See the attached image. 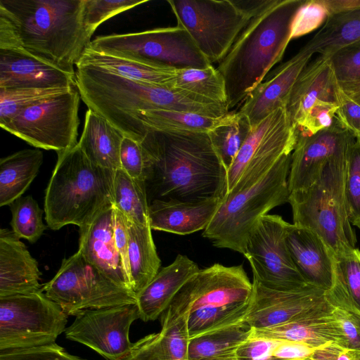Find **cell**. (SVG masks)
Segmentation results:
<instances>
[{
  "instance_id": "6da1fadb",
  "label": "cell",
  "mask_w": 360,
  "mask_h": 360,
  "mask_svg": "<svg viewBox=\"0 0 360 360\" xmlns=\"http://www.w3.org/2000/svg\"><path fill=\"white\" fill-rule=\"evenodd\" d=\"M141 145L148 203L223 200L228 171L207 133L146 130Z\"/></svg>"
},
{
  "instance_id": "7a4b0ae2",
  "label": "cell",
  "mask_w": 360,
  "mask_h": 360,
  "mask_svg": "<svg viewBox=\"0 0 360 360\" xmlns=\"http://www.w3.org/2000/svg\"><path fill=\"white\" fill-rule=\"evenodd\" d=\"M304 0H269L248 21L217 69L230 111L244 102L283 58L295 15Z\"/></svg>"
},
{
  "instance_id": "3957f363",
  "label": "cell",
  "mask_w": 360,
  "mask_h": 360,
  "mask_svg": "<svg viewBox=\"0 0 360 360\" xmlns=\"http://www.w3.org/2000/svg\"><path fill=\"white\" fill-rule=\"evenodd\" d=\"M84 0H0V13L20 44L71 74L91 42L83 20Z\"/></svg>"
},
{
  "instance_id": "277c9868",
  "label": "cell",
  "mask_w": 360,
  "mask_h": 360,
  "mask_svg": "<svg viewBox=\"0 0 360 360\" xmlns=\"http://www.w3.org/2000/svg\"><path fill=\"white\" fill-rule=\"evenodd\" d=\"M75 80L88 108L128 136L139 112L166 110L207 116L217 112L214 103H200L174 89L131 79L90 64H77Z\"/></svg>"
},
{
  "instance_id": "5b68a950",
  "label": "cell",
  "mask_w": 360,
  "mask_h": 360,
  "mask_svg": "<svg viewBox=\"0 0 360 360\" xmlns=\"http://www.w3.org/2000/svg\"><path fill=\"white\" fill-rule=\"evenodd\" d=\"M57 154L45 192L46 221L55 231L69 224L82 228L113 205L115 172L94 165L78 144Z\"/></svg>"
},
{
  "instance_id": "8992f818",
  "label": "cell",
  "mask_w": 360,
  "mask_h": 360,
  "mask_svg": "<svg viewBox=\"0 0 360 360\" xmlns=\"http://www.w3.org/2000/svg\"><path fill=\"white\" fill-rule=\"evenodd\" d=\"M252 293V283L242 264L216 263L193 275L167 309L187 314L191 338L244 319Z\"/></svg>"
},
{
  "instance_id": "52a82bcc",
  "label": "cell",
  "mask_w": 360,
  "mask_h": 360,
  "mask_svg": "<svg viewBox=\"0 0 360 360\" xmlns=\"http://www.w3.org/2000/svg\"><path fill=\"white\" fill-rule=\"evenodd\" d=\"M349 148L327 160L319 178L311 186L306 190L290 193L288 199L293 224L316 232L333 255L354 249L356 244L345 193Z\"/></svg>"
},
{
  "instance_id": "ba28073f",
  "label": "cell",
  "mask_w": 360,
  "mask_h": 360,
  "mask_svg": "<svg viewBox=\"0 0 360 360\" xmlns=\"http://www.w3.org/2000/svg\"><path fill=\"white\" fill-rule=\"evenodd\" d=\"M291 153L285 154L259 180L249 187L228 193L202 236L214 246L244 254L253 226L271 209L288 202Z\"/></svg>"
},
{
  "instance_id": "9c48e42d",
  "label": "cell",
  "mask_w": 360,
  "mask_h": 360,
  "mask_svg": "<svg viewBox=\"0 0 360 360\" xmlns=\"http://www.w3.org/2000/svg\"><path fill=\"white\" fill-rule=\"evenodd\" d=\"M269 0H169L177 24L212 65L228 53L250 19Z\"/></svg>"
},
{
  "instance_id": "30bf717a",
  "label": "cell",
  "mask_w": 360,
  "mask_h": 360,
  "mask_svg": "<svg viewBox=\"0 0 360 360\" xmlns=\"http://www.w3.org/2000/svg\"><path fill=\"white\" fill-rule=\"evenodd\" d=\"M89 46L105 53L175 69L205 68L212 64L181 25L139 32L98 36Z\"/></svg>"
},
{
  "instance_id": "8fae6325",
  "label": "cell",
  "mask_w": 360,
  "mask_h": 360,
  "mask_svg": "<svg viewBox=\"0 0 360 360\" xmlns=\"http://www.w3.org/2000/svg\"><path fill=\"white\" fill-rule=\"evenodd\" d=\"M68 316L41 290L0 297V351L56 343Z\"/></svg>"
},
{
  "instance_id": "7c38bea8",
  "label": "cell",
  "mask_w": 360,
  "mask_h": 360,
  "mask_svg": "<svg viewBox=\"0 0 360 360\" xmlns=\"http://www.w3.org/2000/svg\"><path fill=\"white\" fill-rule=\"evenodd\" d=\"M42 292L68 314L136 302L134 292L120 287L88 262L77 250L65 258Z\"/></svg>"
},
{
  "instance_id": "4fadbf2b",
  "label": "cell",
  "mask_w": 360,
  "mask_h": 360,
  "mask_svg": "<svg viewBox=\"0 0 360 360\" xmlns=\"http://www.w3.org/2000/svg\"><path fill=\"white\" fill-rule=\"evenodd\" d=\"M80 100L75 86L24 109L3 129L36 148L68 150L78 143Z\"/></svg>"
},
{
  "instance_id": "5bb4252c",
  "label": "cell",
  "mask_w": 360,
  "mask_h": 360,
  "mask_svg": "<svg viewBox=\"0 0 360 360\" xmlns=\"http://www.w3.org/2000/svg\"><path fill=\"white\" fill-rule=\"evenodd\" d=\"M297 136V127L285 106L277 108L253 127L228 170V193L259 180L282 156L293 151Z\"/></svg>"
},
{
  "instance_id": "9a60e30c",
  "label": "cell",
  "mask_w": 360,
  "mask_h": 360,
  "mask_svg": "<svg viewBox=\"0 0 360 360\" xmlns=\"http://www.w3.org/2000/svg\"><path fill=\"white\" fill-rule=\"evenodd\" d=\"M288 225L281 216L266 214L247 238L243 255L251 265L253 280L269 289L290 291L309 285L290 257L285 240Z\"/></svg>"
},
{
  "instance_id": "2e32d148",
  "label": "cell",
  "mask_w": 360,
  "mask_h": 360,
  "mask_svg": "<svg viewBox=\"0 0 360 360\" xmlns=\"http://www.w3.org/2000/svg\"><path fill=\"white\" fill-rule=\"evenodd\" d=\"M140 319L136 302L79 311L65 330L66 339L82 344L107 360H123L130 353L131 324Z\"/></svg>"
},
{
  "instance_id": "e0dca14e",
  "label": "cell",
  "mask_w": 360,
  "mask_h": 360,
  "mask_svg": "<svg viewBox=\"0 0 360 360\" xmlns=\"http://www.w3.org/2000/svg\"><path fill=\"white\" fill-rule=\"evenodd\" d=\"M325 292L311 285L295 290H275L253 280L244 319L254 329L283 324L328 305Z\"/></svg>"
},
{
  "instance_id": "ac0fdd59",
  "label": "cell",
  "mask_w": 360,
  "mask_h": 360,
  "mask_svg": "<svg viewBox=\"0 0 360 360\" xmlns=\"http://www.w3.org/2000/svg\"><path fill=\"white\" fill-rule=\"evenodd\" d=\"M356 139L336 116L331 126L313 135L297 133L291 154L288 176L290 193L307 189L319 178L327 160L348 148Z\"/></svg>"
},
{
  "instance_id": "d6986e66",
  "label": "cell",
  "mask_w": 360,
  "mask_h": 360,
  "mask_svg": "<svg viewBox=\"0 0 360 360\" xmlns=\"http://www.w3.org/2000/svg\"><path fill=\"white\" fill-rule=\"evenodd\" d=\"M77 86L75 74L32 55L22 46L0 49V88L68 89Z\"/></svg>"
},
{
  "instance_id": "ffe728a7",
  "label": "cell",
  "mask_w": 360,
  "mask_h": 360,
  "mask_svg": "<svg viewBox=\"0 0 360 360\" xmlns=\"http://www.w3.org/2000/svg\"><path fill=\"white\" fill-rule=\"evenodd\" d=\"M113 214L114 205L79 228L78 251L115 284L134 292L115 245Z\"/></svg>"
},
{
  "instance_id": "44dd1931",
  "label": "cell",
  "mask_w": 360,
  "mask_h": 360,
  "mask_svg": "<svg viewBox=\"0 0 360 360\" xmlns=\"http://www.w3.org/2000/svg\"><path fill=\"white\" fill-rule=\"evenodd\" d=\"M312 56L299 51L279 65L249 94L238 110L255 127L269 115L285 106L291 90Z\"/></svg>"
},
{
  "instance_id": "7402d4cb",
  "label": "cell",
  "mask_w": 360,
  "mask_h": 360,
  "mask_svg": "<svg viewBox=\"0 0 360 360\" xmlns=\"http://www.w3.org/2000/svg\"><path fill=\"white\" fill-rule=\"evenodd\" d=\"M250 337L298 342L316 349L333 345L347 348L341 327L330 303L283 324L252 328Z\"/></svg>"
},
{
  "instance_id": "603a6c76",
  "label": "cell",
  "mask_w": 360,
  "mask_h": 360,
  "mask_svg": "<svg viewBox=\"0 0 360 360\" xmlns=\"http://www.w3.org/2000/svg\"><path fill=\"white\" fill-rule=\"evenodd\" d=\"M290 257L306 283L330 290L333 283V253L309 228L289 224L285 237Z\"/></svg>"
},
{
  "instance_id": "cb8c5ba5",
  "label": "cell",
  "mask_w": 360,
  "mask_h": 360,
  "mask_svg": "<svg viewBox=\"0 0 360 360\" xmlns=\"http://www.w3.org/2000/svg\"><path fill=\"white\" fill-rule=\"evenodd\" d=\"M14 233L0 230V297L41 289L38 262Z\"/></svg>"
},
{
  "instance_id": "d4e9b609",
  "label": "cell",
  "mask_w": 360,
  "mask_h": 360,
  "mask_svg": "<svg viewBox=\"0 0 360 360\" xmlns=\"http://www.w3.org/2000/svg\"><path fill=\"white\" fill-rule=\"evenodd\" d=\"M338 86L328 57L319 56L307 65L297 77L285 105L297 129L316 102L337 103Z\"/></svg>"
},
{
  "instance_id": "484cf974",
  "label": "cell",
  "mask_w": 360,
  "mask_h": 360,
  "mask_svg": "<svg viewBox=\"0 0 360 360\" xmlns=\"http://www.w3.org/2000/svg\"><path fill=\"white\" fill-rule=\"evenodd\" d=\"M200 269L186 255H178L136 295L140 319L147 322L160 316L183 285Z\"/></svg>"
},
{
  "instance_id": "4316f807",
  "label": "cell",
  "mask_w": 360,
  "mask_h": 360,
  "mask_svg": "<svg viewBox=\"0 0 360 360\" xmlns=\"http://www.w3.org/2000/svg\"><path fill=\"white\" fill-rule=\"evenodd\" d=\"M161 330L133 343L123 360H188L187 314L165 311Z\"/></svg>"
},
{
  "instance_id": "83f0119b",
  "label": "cell",
  "mask_w": 360,
  "mask_h": 360,
  "mask_svg": "<svg viewBox=\"0 0 360 360\" xmlns=\"http://www.w3.org/2000/svg\"><path fill=\"white\" fill-rule=\"evenodd\" d=\"M222 200L195 202H169L154 200L149 204L151 229L177 235H188L204 230Z\"/></svg>"
},
{
  "instance_id": "f1b7e54d",
  "label": "cell",
  "mask_w": 360,
  "mask_h": 360,
  "mask_svg": "<svg viewBox=\"0 0 360 360\" xmlns=\"http://www.w3.org/2000/svg\"><path fill=\"white\" fill-rule=\"evenodd\" d=\"M124 136L106 119L88 109L77 144L94 165L115 172L120 168V149Z\"/></svg>"
},
{
  "instance_id": "f546056e",
  "label": "cell",
  "mask_w": 360,
  "mask_h": 360,
  "mask_svg": "<svg viewBox=\"0 0 360 360\" xmlns=\"http://www.w3.org/2000/svg\"><path fill=\"white\" fill-rule=\"evenodd\" d=\"M233 112L219 117L166 110L138 112L133 119L129 136L141 141L146 130L165 132H205L226 122Z\"/></svg>"
},
{
  "instance_id": "4dcf8cb0",
  "label": "cell",
  "mask_w": 360,
  "mask_h": 360,
  "mask_svg": "<svg viewBox=\"0 0 360 360\" xmlns=\"http://www.w3.org/2000/svg\"><path fill=\"white\" fill-rule=\"evenodd\" d=\"M124 217L128 233L130 280L132 290L137 295L159 272L161 260L150 225H140Z\"/></svg>"
},
{
  "instance_id": "1f68e13d",
  "label": "cell",
  "mask_w": 360,
  "mask_h": 360,
  "mask_svg": "<svg viewBox=\"0 0 360 360\" xmlns=\"http://www.w3.org/2000/svg\"><path fill=\"white\" fill-rule=\"evenodd\" d=\"M43 153L25 149L0 160V206L10 205L22 197L39 172Z\"/></svg>"
},
{
  "instance_id": "d6a6232c",
  "label": "cell",
  "mask_w": 360,
  "mask_h": 360,
  "mask_svg": "<svg viewBox=\"0 0 360 360\" xmlns=\"http://www.w3.org/2000/svg\"><path fill=\"white\" fill-rule=\"evenodd\" d=\"M78 63L101 68L131 79L167 87L177 70L105 53L91 49L89 45Z\"/></svg>"
},
{
  "instance_id": "836d02e7",
  "label": "cell",
  "mask_w": 360,
  "mask_h": 360,
  "mask_svg": "<svg viewBox=\"0 0 360 360\" xmlns=\"http://www.w3.org/2000/svg\"><path fill=\"white\" fill-rule=\"evenodd\" d=\"M252 330L243 319L189 338L188 360H209L233 354L250 337Z\"/></svg>"
},
{
  "instance_id": "e575fe53",
  "label": "cell",
  "mask_w": 360,
  "mask_h": 360,
  "mask_svg": "<svg viewBox=\"0 0 360 360\" xmlns=\"http://www.w3.org/2000/svg\"><path fill=\"white\" fill-rule=\"evenodd\" d=\"M168 87L200 103H227L224 78L212 65L205 68L177 69Z\"/></svg>"
},
{
  "instance_id": "d590c367",
  "label": "cell",
  "mask_w": 360,
  "mask_h": 360,
  "mask_svg": "<svg viewBox=\"0 0 360 360\" xmlns=\"http://www.w3.org/2000/svg\"><path fill=\"white\" fill-rule=\"evenodd\" d=\"M360 39V7L330 16L315 35L300 50L327 56L341 46Z\"/></svg>"
},
{
  "instance_id": "8d00e7d4",
  "label": "cell",
  "mask_w": 360,
  "mask_h": 360,
  "mask_svg": "<svg viewBox=\"0 0 360 360\" xmlns=\"http://www.w3.org/2000/svg\"><path fill=\"white\" fill-rule=\"evenodd\" d=\"M333 283L325 295L330 304L353 306L360 311V250L333 255Z\"/></svg>"
},
{
  "instance_id": "74e56055",
  "label": "cell",
  "mask_w": 360,
  "mask_h": 360,
  "mask_svg": "<svg viewBox=\"0 0 360 360\" xmlns=\"http://www.w3.org/2000/svg\"><path fill=\"white\" fill-rule=\"evenodd\" d=\"M113 205L128 219L149 224V203L145 182L127 174L122 169L115 171L112 183Z\"/></svg>"
},
{
  "instance_id": "f35d334b",
  "label": "cell",
  "mask_w": 360,
  "mask_h": 360,
  "mask_svg": "<svg viewBox=\"0 0 360 360\" xmlns=\"http://www.w3.org/2000/svg\"><path fill=\"white\" fill-rule=\"evenodd\" d=\"M252 129L248 118L237 111L232 112L226 122L207 133L215 152L227 171Z\"/></svg>"
},
{
  "instance_id": "ab89813d",
  "label": "cell",
  "mask_w": 360,
  "mask_h": 360,
  "mask_svg": "<svg viewBox=\"0 0 360 360\" xmlns=\"http://www.w3.org/2000/svg\"><path fill=\"white\" fill-rule=\"evenodd\" d=\"M12 218V231L19 238H24L31 243L37 242L46 229L43 222L42 210L31 196H22L10 205Z\"/></svg>"
},
{
  "instance_id": "60d3db41",
  "label": "cell",
  "mask_w": 360,
  "mask_h": 360,
  "mask_svg": "<svg viewBox=\"0 0 360 360\" xmlns=\"http://www.w3.org/2000/svg\"><path fill=\"white\" fill-rule=\"evenodd\" d=\"M73 88V87H72ZM72 88L3 89L0 88V125L3 129L20 111L44 99Z\"/></svg>"
},
{
  "instance_id": "b9f144b4",
  "label": "cell",
  "mask_w": 360,
  "mask_h": 360,
  "mask_svg": "<svg viewBox=\"0 0 360 360\" xmlns=\"http://www.w3.org/2000/svg\"><path fill=\"white\" fill-rule=\"evenodd\" d=\"M345 193L350 223L360 229V142L357 138L347 153Z\"/></svg>"
},
{
  "instance_id": "7bdbcfd3",
  "label": "cell",
  "mask_w": 360,
  "mask_h": 360,
  "mask_svg": "<svg viewBox=\"0 0 360 360\" xmlns=\"http://www.w3.org/2000/svg\"><path fill=\"white\" fill-rule=\"evenodd\" d=\"M338 86L360 81V39L327 56Z\"/></svg>"
},
{
  "instance_id": "ee69618b",
  "label": "cell",
  "mask_w": 360,
  "mask_h": 360,
  "mask_svg": "<svg viewBox=\"0 0 360 360\" xmlns=\"http://www.w3.org/2000/svg\"><path fill=\"white\" fill-rule=\"evenodd\" d=\"M147 0H84L83 20L86 32L92 36L96 28L108 19Z\"/></svg>"
},
{
  "instance_id": "f6af8a7d",
  "label": "cell",
  "mask_w": 360,
  "mask_h": 360,
  "mask_svg": "<svg viewBox=\"0 0 360 360\" xmlns=\"http://www.w3.org/2000/svg\"><path fill=\"white\" fill-rule=\"evenodd\" d=\"M329 17L324 0H304L293 19L290 40L322 27Z\"/></svg>"
},
{
  "instance_id": "bcb514c9",
  "label": "cell",
  "mask_w": 360,
  "mask_h": 360,
  "mask_svg": "<svg viewBox=\"0 0 360 360\" xmlns=\"http://www.w3.org/2000/svg\"><path fill=\"white\" fill-rule=\"evenodd\" d=\"M0 360H88L70 354L56 343L20 349L0 351Z\"/></svg>"
},
{
  "instance_id": "7dc6e473",
  "label": "cell",
  "mask_w": 360,
  "mask_h": 360,
  "mask_svg": "<svg viewBox=\"0 0 360 360\" xmlns=\"http://www.w3.org/2000/svg\"><path fill=\"white\" fill-rule=\"evenodd\" d=\"M338 105L335 103L320 101L309 110L303 122L297 129L302 135H313L331 126L335 120Z\"/></svg>"
},
{
  "instance_id": "c3c4849f",
  "label": "cell",
  "mask_w": 360,
  "mask_h": 360,
  "mask_svg": "<svg viewBox=\"0 0 360 360\" xmlns=\"http://www.w3.org/2000/svg\"><path fill=\"white\" fill-rule=\"evenodd\" d=\"M120 168L132 178L144 181V157L141 142L124 135L120 149Z\"/></svg>"
},
{
  "instance_id": "681fc988",
  "label": "cell",
  "mask_w": 360,
  "mask_h": 360,
  "mask_svg": "<svg viewBox=\"0 0 360 360\" xmlns=\"http://www.w3.org/2000/svg\"><path fill=\"white\" fill-rule=\"evenodd\" d=\"M347 349L360 351V311L349 305L332 306Z\"/></svg>"
},
{
  "instance_id": "f907efd6",
  "label": "cell",
  "mask_w": 360,
  "mask_h": 360,
  "mask_svg": "<svg viewBox=\"0 0 360 360\" xmlns=\"http://www.w3.org/2000/svg\"><path fill=\"white\" fill-rule=\"evenodd\" d=\"M336 117L356 137L360 136V105L349 98L339 87L336 91Z\"/></svg>"
},
{
  "instance_id": "816d5d0a",
  "label": "cell",
  "mask_w": 360,
  "mask_h": 360,
  "mask_svg": "<svg viewBox=\"0 0 360 360\" xmlns=\"http://www.w3.org/2000/svg\"><path fill=\"white\" fill-rule=\"evenodd\" d=\"M278 340L250 337L236 349L238 360H272L271 352Z\"/></svg>"
},
{
  "instance_id": "f5cc1de1",
  "label": "cell",
  "mask_w": 360,
  "mask_h": 360,
  "mask_svg": "<svg viewBox=\"0 0 360 360\" xmlns=\"http://www.w3.org/2000/svg\"><path fill=\"white\" fill-rule=\"evenodd\" d=\"M318 349L298 342L278 341L272 350L271 356L272 360L314 359Z\"/></svg>"
},
{
  "instance_id": "db71d44e",
  "label": "cell",
  "mask_w": 360,
  "mask_h": 360,
  "mask_svg": "<svg viewBox=\"0 0 360 360\" xmlns=\"http://www.w3.org/2000/svg\"><path fill=\"white\" fill-rule=\"evenodd\" d=\"M113 229L115 245L122 258L125 272L131 282L128 256L129 240L127 226L124 215L115 206L113 214Z\"/></svg>"
},
{
  "instance_id": "11a10c76",
  "label": "cell",
  "mask_w": 360,
  "mask_h": 360,
  "mask_svg": "<svg viewBox=\"0 0 360 360\" xmlns=\"http://www.w3.org/2000/svg\"><path fill=\"white\" fill-rule=\"evenodd\" d=\"M330 16L347 13L360 7V0H324Z\"/></svg>"
},
{
  "instance_id": "9f6ffc18",
  "label": "cell",
  "mask_w": 360,
  "mask_h": 360,
  "mask_svg": "<svg viewBox=\"0 0 360 360\" xmlns=\"http://www.w3.org/2000/svg\"><path fill=\"white\" fill-rule=\"evenodd\" d=\"M339 87L349 98L360 105V81Z\"/></svg>"
},
{
  "instance_id": "6f0895ef",
  "label": "cell",
  "mask_w": 360,
  "mask_h": 360,
  "mask_svg": "<svg viewBox=\"0 0 360 360\" xmlns=\"http://www.w3.org/2000/svg\"><path fill=\"white\" fill-rule=\"evenodd\" d=\"M209 360H238L236 356V352L233 354L222 356L217 358H214Z\"/></svg>"
},
{
  "instance_id": "680465c9",
  "label": "cell",
  "mask_w": 360,
  "mask_h": 360,
  "mask_svg": "<svg viewBox=\"0 0 360 360\" xmlns=\"http://www.w3.org/2000/svg\"><path fill=\"white\" fill-rule=\"evenodd\" d=\"M290 360H316L314 359H290Z\"/></svg>"
},
{
  "instance_id": "91938a15",
  "label": "cell",
  "mask_w": 360,
  "mask_h": 360,
  "mask_svg": "<svg viewBox=\"0 0 360 360\" xmlns=\"http://www.w3.org/2000/svg\"><path fill=\"white\" fill-rule=\"evenodd\" d=\"M357 139L359 140V141L360 142V136H359L358 137H356Z\"/></svg>"
}]
</instances>
